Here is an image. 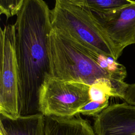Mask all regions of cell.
I'll return each instance as SVG.
<instances>
[{
  "label": "cell",
  "mask_w": 135,
  "mask_h": 135,
  "mask_svg": "<svg viewBox=\"0 0 135 135\" xmlns=\"http://www.w3.org/2000/svg\"><path fill=\"white\" fill-rule=\"evenodd\" d=\"M93 130L95 135H135V105H109L95 117Z\"/></svg>",
  "instance_id": "obj_7"
},
{
  "label": "cell",
  "mask_w": 135,
  "mask_h": 135,
  "mask_svg": "<svg viewBox=\"0 0 135 135\" xmlns=\"http://www.w3.org/2000/svg\"><path fill=\"white\" fill-rule=\"evenodd\" d=\"M123 100L129 104L135 105V83L129 84Z\"/></svg>",
  "instance_id": "obj_13"
},
{
  "label": "cell",
  "mask_w": 135,
  "mask_h": 135,
  "mask_svg": "<svg viewBox=\"0 0 135 135\" xmlns=\"http://www.w3.org/2000/svg\"><path fill=\"white\" fill-rule=\"evenodd\" d=\"M108 106L109 101L104 102L90 101L80 109L79 113L84 115L97 117Z\"/></svg>",
  "instance_id": "obj_12"
},
{
  "label": "cell",
  "mask_w": 135,
  "mask_h": 135,
  "mask_svg": "<svg viewBox=\"0 0 135 135\" xmlns=\"http://www.w3.org/2000/svg\"><path fill=\"white\" fill-rule=\"evenodd\" d=\"M70 2L99 13H108L129 5L132 0H68Z\"/></svg>",
  "instance_id": "obj_10"
},
{
  "label": "cell",
  "mask_w": 135,
  "mask_h": 135,
  "mask_svg": "<svg viewBox=\"0 0 135 135\" xmlns=\"http://www.w3.org/2000/svg\"><path fill=\"white\" fill-rule=\"evenodd\" d=\"M0 128L5 135H45V117L38 113L13 119L1 115Z\"/></svg>",
  "instance_id": "obj_8"
},
{
  "label": "cell",
  "mask_w": 135,
  "mask_h": 135,
  "mask_svg": "<svg viewBox=\"0 0 135 135\" xmlns=\"http://www.w3.org/2000/svg\"><path fill=\"white\" fill-rule=\"evenodd\" d=\"M51 49L53 77L89 86L108 82L117 98L123 100L129 84L118 80L101 67L104 54L89 49L54 28L51 35Z\"/></svg>",
  "instance_id": "obj_2"
},
{
  "label": "cell",
  "mask_w": 135,
  "mask_h": 135,
  "mask_svg": "<svg viewBox=\"0 0 135 135\" xmlns=\"http://www.w3.org/2000/svg\"><path fill=\"white\" fill-rule=\"evenodd\" d=\"M90 86L51 77L43 84L40 91V112L45 117L70 118L91 101Z\"/></svg>",
  "instance_id": "obj_4"
},
{
  "label": "cell",
  "mask_w": 135,
  "mask_h": 135,
  "mask_svg": "<svg viewBox=\"0 0 135 135\" xmlns=\"http://www.w3.org/2000/svg\"><path fill=\"white\" fill-rule=\"evenodd\" d=\"M25 0H0V14L7 18L12 17L20 11Z\"/></svg>",
  "instance_id": "obj_11"
},
{
  "label": "cell",
  "mask_w": 135,
  "mask_h": 135,
  "mask_svg": "<svg viewBox=\"0 0 135 135\" xmlns=\"http://www.w3.org/2000/svg\"><path fill=\"white\" fill-rule=\"evenodd\" d=\"M110 39L119 56L127 46L135 44V1L108 13L91 11Z\"/></svg>",
  "instance_id": "obj_6"
},
{
  "label": "cell",
  "mask_w": 135,
  "mask_h": 135,
  "mask_svg": "<svg viewBox=\"0 0 135 135\" xmlns=\"http://www.w3.org/2000/svg\"><path fill=\"white\" fill-rule=\"evenodd\" d=\"M14 24L1 29L0 115L15 119L20 116L19 80L15 50Z\"/></svg>",
  "instance_id": "obj_5"
},
{
  "label": "cell",
  "mask_w": 135,
  "mask_h": 135,
  "mask_svg": "<svg viewBox=\"0 0 135 135\" xmlns=\"http://www.w3.org/2000/svg\"><path fill=\"white\" fill-rule=\"evenodd\" d=\"M53 28L99 54L119 57L114 47L88 8L68 0H55L50 11Z\"/></svg>",
  "instance_id": "obj_3"
},
{
  "label": "cell",
  "mask_w": 135,
  "mask_h": 135,
  "mask_svg": "<svg viewBox=\"0 0 135 135\" xmlns=\"http://www.w3.org/2000/svg\"><path fill=\"white\" fill-rule=\"evenodd\" d=\"M45 135H95L90 123L80 114L70 118L45 117Z\"/></svg>",
  "instance_id": "obj_9"
},
{
  "label": "cell",
  "mask_w": 135,
  "mask_h": 135,
  "mask_svg": "<svg viewBox=\"0 0 135 135\" xmlns=\"http://www.w3.org/2000/svg\"><path fill=\"white\" fill-rule=\"evenodd\" d=\"M50 11L44 0H25L16 15L15 50L20 115L40 113V90L53 76Z\"/></svg>",
  "instance_id": "obj_1"
}]
</instances>
